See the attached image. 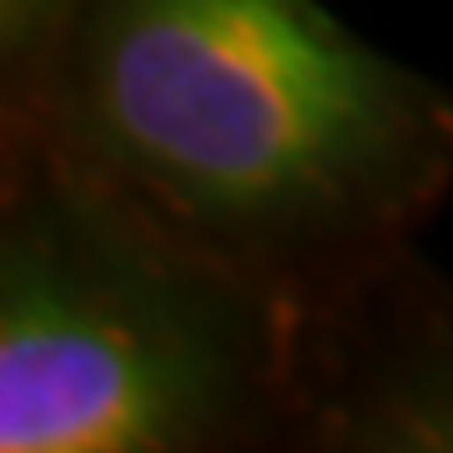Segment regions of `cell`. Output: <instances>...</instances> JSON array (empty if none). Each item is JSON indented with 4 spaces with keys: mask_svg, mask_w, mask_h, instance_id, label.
Wrapping results in <instances>:
<instances>
[{
    "mask_svg": "<svg viewBox=\"0 0 453 453\" xmlns=\"http://www.w3.org/2000/svg\"><path fill=\"white\" fill-rule=\"evenodd\" d=\"M101 116L196 202L257 211L333 187L388 121V76L312 0H116Z\"/></svg>",
    "mask_w": 453,
    "mask_h": 453,
    "instance_id": "1",
    "label": "cell"
},
{
    "mask_svg": "<svg viewBox=\"0 0 453 453\" xmlns=\"http://www.w3.org/2000/svg\"><path fill=\"white\" fill-rule=\"evenodd\" d=\"M181 357L131 318L46 277H11L0 308V449L127 453L181 423Z\"/></svg>",
    "mask_w": 453,
    "mask_h": 453,
    "instance_id": "2",
    "label": "cell"
},
{
    "mask_svg": "<svg viewBox=\"0 0 453 453\" xmlns=\"http://www.w3.org/2000/svg\"><path fill=\"white\" fill-rule=\"evenodd\" d=\"M41 5H46V0H0V16H5V35L16 41V35L31 31V20L41 16Z\"/></svg>",
    "mask_w": 453,
    "mask_h": 453,
    "instance_id": "3",
    "label": "cell"
}]
</instances>
